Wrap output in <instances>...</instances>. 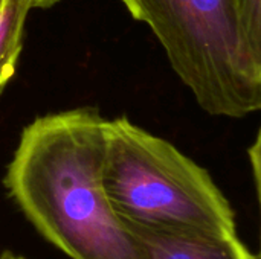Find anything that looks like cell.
Returning a JSON list of instances; mask_svg holds the SVG:
<instances>
[{"instance_id": "obj_10", "label": "cell", "mask_w": 261, "mask_h": 259, "mask_svg": "<svg viewBox=\"0 0 261 259\" xmlns=\"http://www.w3.org/2000/svg\"><path fill=\"white\" fill-rule=\"evenodd\" d=\"M5 3H6V0H0V11L3 9V6H5Z\"/></svg>"}, {"instance_id": "obj_8", "label": "cell", "mask_w": 261, "mask_h": 259, "mask_svg": "<svg viewBox=\"0 0 261 259\" xmlns=\"http://www.w3.org/2000/svg\"><path fill=\"white\" fill-rule=\"evenodd\" d=\"M31 2V8H38V9H46L54 6L55 3H58L60 0H29Z\"/></svg>"}, {"instance_id": "obj_2", "label": "cell", "mask_w": 261, "mask_h": 259, "mask_svg": "<svg viewBox=\"0 0 261 259\" xmlns=\"http://www.w3.org/2000/svg\"><path fill=\"white\" fill-rule=\"evenodd\" d=\"M102 185L128 227L237 232L234 209L208 171L125 116L104 121Z\"/></svg>"}, {"instance_id": "obj_4", "label": "cell", "mask_w": 261, "mask_h": 259, "mask_svg": "<svg viewBox=\"0 0 261 259\" xmlns=\"http://www.w3.org/2000/svg\"><path fill=\"white\" fill-rule=\"evenodd\" d=\"M130 229L144 259H257L237 232Z\"/></svg>"}, {"instance_id": "obj_1", "label": "cell", "mask_w": 261, "mask_h": 259, "mask_svg": "<svg viewBox=\"0 0 261 259\" xmlns=\"http://www.w3.org/2000/svg\"><path fill=\"white\" fill-rule=\"evenodd\" d=\"M104 121L92 108L37 118L21 131L5 185L37 231L72 259H144L102 185Z\"/></svg>"}, {"instance_id": "obj_6", "label": "cell", "mask_w": 261, "mask_h": 259, "mask_svg": "<svg viewBox=\"0 0 261 259\" xmlns=\"http://www.w3.org/2000/svg\"><path fill=\"white\" fill-rule=\"evenodd\" d=\"M245 46L261 76V0H234Z\"/></svg>"}, {"instance_id": "obj_9", "label": "cell", "mask_w": 261, "mask_h": 259, "mask_svg": "<svg viewBox=\"0 0 261 259\" xmlns=\"http://www.w3.org/2000/svg\"><path fill=\"white\" fill-rule=\"evenodd\" d=\"M0 259H28V258L20 256V255H15V253H12V252H5V253H2V255H0Z\"/></svg>"}, {"instance_id": "obj_7", "label": "cell", "mask_w": 261, "mask_h": 259, "mask_svg": "<svg viewBox=\"0 0 261 259\" xmlns=\"http://www.w3.org/2000/svg\"><path fill=\"white\" fill-rule=\"evenodd\" d=\"M251 166H252V176L255 182V189H257V198H258V206H260V218H261V127L257 133V137L254 143L248 150ZM257 259H261V227H260V247H258V255Z\"/></svg>"}, {"instance_id": "obj_3", "label": "cell", "mask_w": 261, "mask_h": 259, "mask_svg": "<svg viewBox=\"0 0 261 259\" xmlns=\"http://www.w3.org/2000/svg\"><path fill=\"white\" fill-rule=\"evenodd\" d=\"M150 26L168 61L211 116L261 110V76L240 31L234 0H121Z\"/></svg>"}, {"instance_id": "obj_5", "label": "cell", "mask_w": 261, "mask_h": 259, "mask_svg": "<svg viewBox=\"0 0 261 259\" xmlns=\"http://www.w3.org/2000/svg\"><path fill=\"white\" fill-rule=\"evenodd\" d=\"M29 0H6L0 11V92L12 78L23 46Z\"/></svg>"}]
</instances>
